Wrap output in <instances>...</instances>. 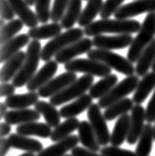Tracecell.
Instances as JSON below:
<instances>
[{"label": "cell", "instance_id": "obj_28", "mask_svg": "<svg viewBox=\"0 0 155 156\" xmlns=\"http://www.w3.org/2000/svg\"><path fill=\"white\" fill-rule=\"evenodd\" d=\"M155 62V38L153 41L145 48L139 57L135 67V74L138 77H144L148 74L150 68H152Z\"/></svg>", "mask_w": 155, "mask_h": 156}, {"label": "cell", "instance_id": "obj_33", "mask_svg": "<svg viewBox=\"0 0 155 156\" xmlns=\"http://www.w3.org/2000/svg\"><path fill=\"white\" fill-rule=\"evenodd\" d=\"M133 104L134 102L131 98H124L123 100L115 102V104L108 106L107 108H105L104 112V119L107 121H111L113 119H118V117L119 119L120 116L127 115V112L133 108Z\"/></svg>", "mask_w": 155, "mask_h": 156}, {"label": "cell", "instance_id": "obj_23", "mask_svg": "<svg viewBox=\"0 0 155 156\" xmlns=\"http://www.w3.org/2000/svg\"><path fill=\"white\" fill-rule=\"evenodd\" d=\"M52 128L49 124L44 122H29L25 124L18 125L16 127V132L18 134L24 136H37L41 138H49L51 137Z\"/></svg>", "mask_w": 155, "mask_h": 156}, {"label": "cell", "instance_id": "obj_16", "mask_svg": "<svg viewBox=\"0 0 155 156\" xmlns=\"http://www.w3.org/2000/svg\"><path fill=\"white\" fill-rule=\"evenodd\" d=\"M25 60L26 53L23 51H20L15 56H13L12 58L6 61L5 64L1 68V71H0V81H1V83L13 81L15 76L21 70Z\"/></svg>", "mask_w": 155, "mask_h": 156}, {"label": "cell", "instance_id": "obj_53", "mask_svg": "<svg viewBox=\"0 0 155 156\" xmlns=\"http://www.w3.org/2000/svg\"><path fill=\"white\" fill-rule=\"evenodd\" d=\"M154 140H155V125H154Z\"/></svg>", "mask_w": 155, "mask_h": 156}, {"label": "cell", "instance_id": "obj_15", "mask_svg": "<svg viewBox=\"0 0 155 156\" xmlns=\"http://www.w3.org/2000/svg\"><path fill=\"white\" fill-rule=\"evenodd\" d=\"M145 108L141 105H135L131 110L130 115V128L128 133L126 141L128 144H135L137 140L140 138V135L144 129L146 121Z\"/></svg>", "mask_w": 155, "mask_h": 156}, {"label": "cell", "instance_id": "obj_46", "mask_svg": "<svg viewBox=\"0 0 155 156\" xmlns=\"http://www.w3.org/2000/svg\"><path fill=\"white\" fill-rule=\"evenodd\" d=\"M11 145L7 138H1L0 139V156H6L8 153Z\"/></svg>", "mask_w": 155, "mask_h": 156}, {"label": "cell", "instance_id": "obj_10", "mask_svg": "<svg viewBox=\"0 0 155 156\" xmlns=\"http://www.w3.org/2000/svg\"><path fill=\"white\" fill-rule=\"evenodd\" d=\"M134 38L130 34H120L115 36H104L99 35L93 37V44L97 49L100 50H120L132 44Z\"/></svg>", "mask_w": 155, "mask_h": 156}, {"label": "cell", "instance_id": "obj_52", "mask_svg": "<svg viewBox=\"0 0 155 156\" xmlns=\"http://www.w3.org/2000/svg\"><path fill=\"white\" fill-rule=\"evenodd\" d=\"M151 69H152V71L155 73V62H154V64H153V66H152V68H151Z\"/></svg>", "mask_w": 155, "mask_h": 156}, {"label": "cell", "instance_id": "obj_7", "mask_svg": "<svg viewBox=\"0 0 155 156\" xmlns=\"http://www.w3.org/2000/svg\"><path fill=\"white\" fill-rule=\"evenodd\" d=\"M139 82L140 81H139L138 76L136 75L126 77L122 82L118 83L116 86L113 87L107 94H105L104 98L99 100L97 105H100V108H107L111 105L123 100L124 97H126L127 94L135 92Z\"/></svg>", "mask_w": 155, "mask_h": 156}, {"label": "cell", "instance_id": "obj_14", "mask_svg": "<svg viewBox=\"0 0 155 156\" xmlns=\"http://www.w3.org/2000/svg\"><path fill=\"white\" fill-rule=\"evenodd\" d=\"M57 71H58V63L55 60L45 63L44 66L37 72L36 75L27 83V86H26L27 90H29V92L39 90L52 79H54V76L56 75Z\"/></svg>", "mask_w": 155, "mask_h": 156}, {"label": "cell", "instance_id": "obj_50", "mask_svg": "<svg viewBox=\"0 0 155 156\" xmlns=\"http://www.w3.org/2000/svg\"><path fill=\"white\" fill-rule=\"evenodd\" d=\"M19 156H36L35 153H31V152H25V153L19 155Z\"/></svg>", "mask_w": 155, "mask_h": 156}, {"label": "cell", "instance_id": "obj_35", "mask_svg": "<svg viewBox=\"0 0 155 156\" xmlns=\"http://www.w3.org/2000/svg\"><path fill=\"white\" fill-rule=\"evenodd\" d=\"M82 12V0H70L65 15L61 21L62 27L67 30L73 28V26L80 19Z\"/></svg>", "mask_w": 155, "mask_h": 156}, {"label": "cell", "instance_id": "obj_8", "mask_svg": "<svg viewBox=\"0 0 155 156\" xmlns=\"http://www.w3.org/2000/svg\"><path fill=\"white\" fill-rule=\"evenodd\" d=\"M67 72L72 73H84L93 77L104 78L111 75V69L105 64L90 59H75L65 64Z\"/></svg>", "mask_w": 155, "mask_h": 156}, {"label": "cell", "instance_id": "obj_30", "mask_svg": "<svg viewBox=\"0 0 155 156\" xmlns=\"http://www.w3.org/2000/svg\"><path fill=\"white\" fill-rule=\"evenodd\" d=\"M118 76L116 75H109L107 77L101 78L100 81L94 83L90 89V96L93 98H97L100 100L105 94H107L111 90L114 86L118 85Z\"/></svg>", "mask_w": 155, "mask_h": 156}, {"label": "cell", "instance_id": "obj_18", "mask_svg": "<svg viewBox=\"0 0 155 156\" xmlns=\"http://www.w3.org/2000/svg\"><path fill=\"white\" fill-rule=\"evenodd\" d=\"M7 139H8L11 147L15 148V149L24 150L26 152H31V153H40L44 149L42 142L39 140L31 138L29 136L18 134V133L10 134Z\"/></svg>", "mask_w": 155, "mask_h": 156}, {"label": "cell", "instance_id": "obj_5", "mask_svg": "<svg viewBox=\"0 0 155 156\" xmlns=\"http://www.w3.org/2000/svg\"><path fill=\"white\" fill-rule=\"evenodd\" d=\"M88 59L99 61L105 64L111 69L115 70L118 73L125 75L126 77L133 76L135 73V67L126 58L116 53L100 49H93L88 53Z\"/></svg>", "mask_w": 155, "mask_h": 156}, {"label": "cell", "instance_id": "obj_51", "mask_svg": "<svg viewBox=\"0 0 155 156\" xmlns=\"http://www.w3.org/2000/svg\"><path fill=\"white\" fill-rule=\"evenodd\" d=\"M0 26H1V29L5 26V25H4V19H3V18L0 19Z\"/></svg>", "mask_w": 155, "mask_h": 156}, {"label": "cell", "instance_id": "obj_45", "mask_svg": "<svg viewBox=\"0 0 155 156\" xmlns=\"http://www.w3.org/2000/svg\"><path fill=\"white\" fill-rule=\"evenodd\" d=\"M72 156H103L101 154H97V152L86 149L85 147L77 146L71 151Z\"/></svg>", "mask_w": 155, "mask_h": 156}, {"label": "cell", "instance_id": "obj_47", "mask_svg": "<svg viewBox=\"0 0 155 156\" xmlns=\"http://www.w3.org/2000/svg\"><path fill=\"white\" fill-rule=\"evenodd\" d=\"M11 132V125L7 122L0 123V136L1 138H4Z\"/></svg>", "mask_w": 155, "mask_h": 156}, {"label": "cell", "instance_id": "obj_54", "mask_svg": "<svg viewBox=\"0 0 155 156\" xmlns=\"http://www.w3.org/2000/svg\"><path fill=\"white\" fill-rule=\"evenodd\" d=\"M65 156H72L71 154H67V155H65Z\"/></svg>", "mask_w": 155, "mask_h": 156}, {"label": "cell", "instance_id": "obj_6", "mask_svg": "<svg viewBox=\"0 0 155 156\" xmlns=\"http://www.w3.org/2000/svg\"><path fill=\"white\" fill-rule=\"evenodd\" d=\"M93 77L90 75H84L81 78H79L77 81L74 82L72 85L67 87L60 93L50 98V104L54 106H60L66 102H69L75 98H79L82 96L86 94V90L93 85Z\"/></svg>", "mask_w": 155, "mask_h": 156}, {"label": "cell", "instance_id": "obj_34", "mask_svg": "<svg viewBox=\"0 0 155 156\" xmlns=\"http://www.w3.org/2000/svg\"><path fill=\"white\" fill-rule=\"evenodd\" d=\"M80 122L77 117H73V119H68L64 122L60 123L58 126L55 127L54 130L52 131L50 139L53 142H59L61 140L69 137L71 133L77 130L80 126Z\"/></svg>", "mask_w": 155, "mask_h": 156}, {"label": "cell", "instance_id": "obj_19", "mask_svg": "<svg viewBox=\"0 0 155 156\" xmlns=\"http://www.w3.org/2000/svg\"><path fill=\"white\" fill-rule=\"evenodd\" d=\"M93 98L90 96V94H84L81 98H77L75 101L71 102V104L64 105L60 109V115L63 119H73V117H77L83 113L85 110L89 109L90 106L93 105Z\"/></svg>", "mask_w": 155, "mask_h": 156}, {"label": "cell", "instance_id": "obj_40", "mask_svg": "<svg viewBox=\"0 0 155 156\" xmlns=\"http://www.w3.org/2000/svg\"><path fill=\"white\" fill-rule=\"evenodd\" d=\"M124 0H107L104 2L103 10L100 12L101 19H109L111 15H114V13L118 11Z\"/></svg>", "mask_w": 155, "mask_h": 156}, {"label": "cell", "instance_id": "obj_2", "mask_svg": "<svg viewBox=\"0 0 155 156\" xmlns=\"http://www.w3.org/2000/svg\"><path fill=\"white\" fill-rule=\"evenodd\" d=\"M41 53H42L41 43L39 41L32 40L28 45L27 52H26V60L23 66L12 81L15 87L27 86L30 80L36 75L39 62L41 60Z\"/></svg>", "mask_w": 155, "mask_h": 156}, {"label": "cell", "instance_id": "obj_13", "mask_svg": "<svg viewBox=\"0 0 155 156\" xmlns=\"http://www.w3.org/2000/svg\"><path fill=\"white\" fill-rule=\"evenodd\" d=\"M93 46V40L90 38H83L80 41L70 45L61 52H59L55 57V61L58 64H67L75 60L77 56H80L88 53L92 50Z\"/></svg>", "mask_w": 155, "mask_h": 156}, {"label": "cell", "instance_id": "obj_37", "mask_svg": "<svg viewBox=\"0 0 155 156\" xmlns=\"http://www.w3.org/2000/svg\"><path fill=\"white\" fill-rule=\"evenodd\" d=\"M23 26L24 23L20 19H14L12 21H9L1 29V33H0V43H1V45H4L6 42L16 37L15 35L23 29Z\"/></svg>", "mask_w": 155, "mask_h": 156}, {"label": "cell", "instance_id": "obj_12", "mask_svg": "<svg viewBox=\"0 0 155 156\" xmlns=\"http://www.w3.org/2000/svg\"><path fill=\"white\" fill-rule=\"evenodd\" d=\"M77 75L72 72H65L58 77L52 79L50 82L47 83L44 87L38 90V94L41 98H52L58 93H60L67 87L72 85L74 82L77 81Z\"/></svg>", "mask_w": 155, "mask_h": 156}, {"label": "cell", "instance_id": "obj_17", "mask_svg": "<svg viewBox=\"0 0 155 156\" xmlns=\"http://www.w3.org/2000/svg\"><path fill=\"white\" fill-rule=\"evenodd\" d=\"M80 142V138L77 135H70L69 137L61 140L59 142H55L52 145L38 153L37 156H65L69 150H73L75 147L78 146Z\"/></svg>", "mask_w": 155, "mask_h": 156}, {"label": "cell", "instance_id": "obj_48", "mask_svg": "<svg viewBox=\"0 0 155 156\" xmlns=\"http://www.w3.org/2000/svg\"><path fill=\"white\" fill-rule=\"evenodd\" d=\"M6 113H7V105L5 102H2V104L0 105V119L5 117Z\"/></svg>", "mask_w": 155, "mask_h": 156}, {"label": "cell", "instance_id": "obj_32", "mask_svg": "<svg viewBox=\"0 0 155 156\" xmlns=\"http://www.w3.org/2000/svg\"><path fill=\"white\" fill-rule=\"evenodd\" d=\"M104 4V0H89L85 9L83 10V12L81 14V17L79 19L78 24L81 27H85V28L88 27L89 25H90L93 22L97 15L100 14Z\"/></svg>", "mask_w": 155, "mask_h": 156}, {"label": "cell", "instance_id": "obj_29", "mask_svg": "<svg viewBox=\"0 0 155 156\" xmlns=\"http://www.w3.org/2000/svg\"><path fill=\"white\" fill-rule=\"evenodd\" d=\"M62 25L60 23L53 22L50 24H45L40 26V27H35L30 29L28 31V35L30 39L39 41V40H45L50 39V38H55L61 34L62 31Z\"/></svg>", "mask_w": 155, "mask_h": 156}, {"label": "cell", "instance_id": "obj_25", "mask_svg": "<svg viewBox=\"0 0 155 156\" xmlns=\"http://www.w3.org/2000/svg\"><path fill=\"white\" fill-rule=\"evenodd\" d=\"M79 138L83 146L86 149L92 150L93 152L100 151L101 148L97 140V136L94 134V131L92 125L89 121L83 120L80 122V126L78 128Z\"/></svg>", "mask_w": 155, "mask_h": 156}, {"label": "cell", "instance_id": "obj_26", "mask_svg": "<svg viewBox=\"0 0 155 156\" xmlns=\"http://www.w3.org/2000/svg\"><path fill=\"white\" fill-rule=\"evenodd\" d=\"M130 128V115H124L118 119L111 134V143L112 146H120L127 139Z\"/></svg>", "mask_w": 155, "mask_h": 156}, {"label": "cell", "instance_id": "obj_44", "mask_svg": "<svg viewBox=\"0 0 155 156\" xmlns=\"http://www.w3.org/2000/svg\"><path fill=\"white\" fill-rule=\"evenodd\" d=\"M15 90H16V87H15L13 83H1V87H0V97L1 98L11 97L15 94Z\"/></svg>", "mask_w": 155, "mask_h": 156}, {"label": "cell", "instance_id": "obj_22", "mask_svg": "<svg viewBox=\"0 0 155 156\" xmlns=\"http://www.w3.org/2000/svg\"><path fill=\"white\" fill-rule=\"evenodd\" d=\"M41 115L36 109L25 108V109H12L7 112L5 115V122L10 125L14 124H25L39 120Z\"/></svg>", "mask_w": 155, "mask_h": 156}, {"label": "cell", "instance_id": "obj_20", "mask_svg": "<svg viewBox=\"0 0 155 156\" xmlns=\"http://www.w3.org/2000/svg\"><path fill=\"white\" fill-rule=\"evenodd\" d=\"M30 37L28 34H21L13 39L6 42L4 45L1 46V50H0V62L5 63L10 58H12L17 53L20 52V50L26 45H29Z\"/></svg>", "mask_w": 155, "mask_h": 156}, {"label": "cell", "instance_id": "obj_43", "mask_svg": "<svg viewBox=\"0 0 155 156\" xmlns=\"http://www.w3.org/2000/svg\"><path fill=\"white\" fill-rule=\"evenodd\" d=\"M145 113H146L145 117L147 122L150 124L151 122H155V90L145 108Z\"/></svg>", "mask_w": 155, "mask_h": 156}, {"label": "cell", "instance_id": "obj_24", "mask_svg": "<svg viewBox=\"0 0 155 156\" xmlns=\"http://www.w3.org/2000/svg\"><path fill=\"white\" fill-rule=\"evenodd\" d=\"M39 94L36 92H29L27 94H13L5 98L7 108L12 109H25L35 105L39 101Z\"/></svg>", "mask_w": 155, "mask_h": 156}, {"label": "cell", "instance_id": "obj_42", "mask_svg": "<svg viewBox=\"0 0 155 156\" xmlns=\"http://www.w3.org/2000/svg\"><path fill=\"white\" fill-rule=\"evenodd\" d=\"M0 10H1V18L8 21L14 20L15 12L9 0H0Z\"/></svg>", "mask_w": 155, "mask_h": 156}, {"label": "cell", "instance_id": "obj_55", "mask_svg": "<svg viewBox=\"0 0 155 156\" xmlns=\"http://www.w3.org/2000/svg\"><path fill=\"white\" fill-rule=\"evenodd\" d=\"M88 1H89V0H88Z\"/></svg>", "mask_w": 155, "mask_h": 156}, {"label": "cell", "instance_id": "obj_41", "mask_svg": "<svg viewBox=\"0 0 155 156\" xmlns=\"http://www.w3.org/2000/svg\"><path fill=\"white\" fill-rule=\"evenodd\" d=\"M100 154L103 156H137L133 151L112 145L103 147L100 149Z\"/></svg>", "mask_w": 155, "mask_h": 156}, {"label": "cell", "instance_id": "obj_36", "mask_svg": "<svg viewBox=\"0 0 155 156\" xmlns=\"http://www.w3.org/2000/svg\"><path fill=\"white\" fill-rule=\"evenodd\" d=\"M154 140V127L150 123L145 124L144 129L138 140L135 153L137 156H149L152 150V143Z\"/></svg>", "mask_w": 155, "mask_h": 156}, {"label": "cell", "instance_id": "obj_31", "mask_svg": "<svg viewBox=\"0 0 155 156\" xmlns=\"http://www.w3.org/2000/svg\"><path fill=\"white\" fill-rule=\"evenodd\" d=\"M35 109L40 115H42L46 123L51 127H57L61 123V115L60 112L50 102L39 101L35 105Z\"/></svg>", "mask_w": 155, "mask_h": 156}, {"label": "cell", "instance_id": "obj_38", "mask_svg": "<svg viewBox=\"0 0 155 156\" xmlns=\"http://www.w3.org/2000/svg\"><path fill=\"white\" fill-rule=\"evenodd\" d=\"M50 3L51 0H36L35 8L37 17L40 23H43L44 25L51 19L52 9L50 8Z\"/></svg>", "mask_w": 155, "mask_h": 156}, {"label": "cell", "instance_id": "obj_27", "mask_svg": "<svg viewBox=\"0 0 155 156\" xmlns=\"http://www.w3.org/2000/svg\"><path fill=\"white\" fill-rule=\"evenodd\" d=\"M155 89V73L151 72L145 75L144 77H142V79L139 82L138 86L135 90V92L132 97V101L135 105H141L143 101H145V100L150 93Z\"/></svg>", "mask_w": 155, "mask_h": 156}, {"label": "cell", "instance_id": "obj_3", "mask_svg": "<svg viewBox=\"0 0 155 156\" xmlns=\"http://www.w3.org/2000/svg\"><path fill=\"white\" fill-rule=\"evenodd\" d=\"M155 35V12L148 13L144 21L142 22L140 31L133 39L127 52V60L133 63H137L139 57L145 48L153 41Z\"/></svg>", "mask_w": 155, "mask_h": 156}, {"label": "cell", "instance_id": "obj_49", "mask_svg": "<svg viewBox=\"0 0 155 156\" xmlns=\"http://www.w3.org/2000/svg\"><path fill=\"white\" fill-rule=\"evenodd\" d=\"M26 3L29 5V6H32V5H35L36 4V0H25Z\"/></svg>", "mask_w": 155, "mask_h": 156}, {"label": "cell", "instance_id": "obj_9", "mask_svg": "<svg viewBox=\"0 0 155 156\" xmlns=\"http://www.w3.org/2000/svg\"><path fill=\"white\" fill-rule=\"evenodd\" d=\"M88 119L97 136V140L100 146H107L111 142V134L107 124V119L104 113H101L100 108L97 104H93L88 109Z\"/></svg>", "mask_w": 155, "mask_h": 156}, {"label": "cell", "instance_id": "obj_39", "mask_svg": "<svg viewBox=\"0 0 155 156\" xmlns=\"http://www.w3.org/2000/svg\"><path fill=\"white\" fill-rule=\"evenodd\" d=\"M70 0H54L51 12V19L53 22L59 23L65 15V12L69 5Z\"/></svg>", "mask_w": 155, "mask_h": 156}, {"label": "cell", "instance_id": "obj_11", "mask_svg": "<svg viewBox=\"0 0 155 156\" xmlns=\"http://www.w3.org/2000/svg\"><path fill=\"white\" fill-rule=\"evenodd\" d=\"M145 12H155V0H135L131 3L122 5L114 13V17L118 20H126Z\"/></svg>", "mask_w": 155, "mask_h": 156}, {"label": "cell", "instance_id": "obj_1", "mask_svg": "<svg viewBox=\"0 0 155 156\" xmlns=\"http://www.w3.org/2000/svg\"><path fill=\"white\" fill-rule=\"evenodd\" d=\"M141 24L137 20L126 19V20H118V19H100L93 21L92 24L86 27L84 32L88 37L99 36L105 33L113 34H133L140 31Z\"/></svg>", "mask_w": 155, "mask_h": 156}, {"label": "cell", "instance_id": "obj_21", "mask_svg": "<svg viewBox=\"0 0 155 156\" xmlns=\"http://www.w3.org/2000/svg\"><path fill=\"white\" fill-rule=\"evenodd\" d=\"M9 2L14 10L15 15H17L24 25L30 29L38 27L37 25L39 23V19L37 17V14L29 8V5L25 0H9Z\"/></svg>", "mask_w": 155, "mask_h": 156}, {"label": "cell", "instance_id": "obj_4", "mask_svg": "<svg viewBox=\"0 0 155 156\" xmlns=\"http://www.w3.org/2000/svg\"><path fill=\"white\" fill-rule=\"evenodd\" d=\"M84 34V30L81 28H72L67 30L66 32L61 33L57 37L53 38L42 49L41 60L46 63L49 61H52L53 57H56L59 52H61L68 46L83 39Z\"/></svg>", "mask_w": 155, "mask_h": 156}]
</instances>
